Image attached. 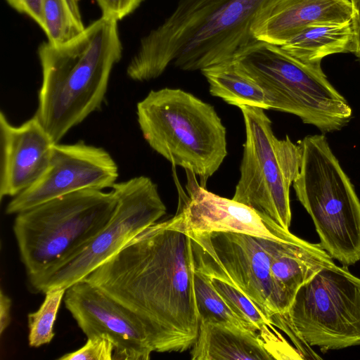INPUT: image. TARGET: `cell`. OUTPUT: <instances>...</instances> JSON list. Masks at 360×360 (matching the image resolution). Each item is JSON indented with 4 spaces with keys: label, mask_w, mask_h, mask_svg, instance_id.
Segmentation results:
<instances>
[{
    "label": "cell",
    "mask_w": 360,
    "mask_h": 360,
    "mask_svg": "<svg viewBox=\"0 0 360 360\" xmlns=\"http://www.w3.org/2000/svg\"><path fill=\"white\" fill-rule=\"evenodd\" d=\"M352 31V52L360 62V0H350Z\"/></svg>",
    "instance_id": "4316f807"
},
{
    "label": "cell",
    "mask_w": 360,
    "mask_h": 360,
    "mask_svg": "<svg viewBox=\"0 0 360 360\" xmlns=\"http://www.w3.org/2000/svg\"><path fill=\"white\" fill-rule=\"evenodd\" d=\"M232 60L262 88L270 110L296 115L323 133L340 130L352 117L350 105L328 81L321 62H302L281 46L257 39Z\"/></svg>",
    "instance_id": "277c9868"
},
{
    "label": "cell",
    "mask_w": 360,
    "mask_h": 360,
    "mask_svg": "<svg viewBox=\"0 0 360 360\" xmlns=\"http://www.w3.org/2000/svg\"><path fill=\"white\" fill-rule=\"evenodd\" d=\"M42 30L51 44L66 41L84 29L79 0H42Z\"/></svg>",
    "instance_id": "44dd1931"
},
{
    "label": "cell",
    "mask_w": 360,
    "mask_h": 360,
    "mask_svg": "<svg viewBox=\"0 0 360 360\" xmlns=\"http://www.w3.org/2000/svg\"><path fill=\"white\" fill-rule=\"evenodd\" d=\"M122 49L118 22L103 16L66 41L39 45L35 115L56 143L101 108Z\"/></svg>",
    "instance_id": "7a4b0ae2"
},
{
    "label": "cell",
    "mask_w": 360,
    "mask_h": 360,
    "mask_svg": "<svg viewBox=\"0 0 360 360\" xmlns=\"http://www.w3.org/2000/svg\"><path fill=\"white\" fill-rule=\"evenodd\" d=\"M245 141L240 178L232 199L289 230L290 188L301 163V148L288 136L278 139L265 110L243 106Z\"/></svg>",
    "instance_id": "ba28073f"
},
{
    "label": "cell",
    "mask_w": 360,
    "mask_h": 360,
    "mask_svg": "<svg viewBox=\"0 0 360 360\" xmlns=\"http://www.w3.org/2000/svg\"><path fill=\"white\" fill-rule=\"evenodd\" d=\"M212 96L239 108L252 106L270 110L262 88L242 71L233 60L200 70Z\"/></svg>",
    "instance_id": "ffe728a7"
},
{
    "label": "cell",
    "mask_w": 360,
    "mask_h": 360,
    "mask_svg": "<svg viewBox=\"0 0 360 360\" xmlns=\"http://www.w3.org/2000/svg\"><path fill=\"white\" fill-rule=\"evenodd\" d=\"M265 0H230L202 25L174 61L184 71H196L232 60L255 40L251 32L255 15Z\"/></svg>",
    "instance_id": "4fadbf2b"
},
{
    "label": "cell",
    "mask_w": 360,
    "mask_h": 360,
    "mask_svg": "<svg viewBox=\"0 0 360 360\" xmlns=\"http://www.w3.org/2000/svg\"><path fill=\"white\" fill-rule=\"evenodd\" d=\"M64 303L87 338H109L113 359L150 358L153 349L138 316L98 287L82 280L66 289Z\"/></svg>",
    "instance_id": "7c38bea8"
},
{
    "label": "cell",
    "mask_w": 360,
    "mask_h": 360,
    "mask_svg": "<svg viewBox=\"0 0 360 360\" xmlns=\"http://www.w3.org/2000/svg\"><path fill=\"white\" fill-rule=\"evenodd\" d=\"M191 239L173 218L155 222L82 280L132 311L157 352H183L200 321Z\"/></svg>",
    "instance_id": "6da1fadb"
},
{
    "label": "cell",
    "mask_w": 360,
    "mask_h": 360,
    "mask_svg": "<svg viewBox=\"0 0 360 360\" xmlns=\"http://www.w3.org/2000/svg\"><path fill=\"white\" fill-rule=\"evenodd\" d=\"M118 176V166L104 148L84 142L57 143L44 172L29 188L12 198L6 213L17 214L79 191L112 188Z\"/></svg>",
    "instance_id": "8fae6325"
},
{
    "label": "cell",
    "mask_w": 360,
    "mask_h": 360,
    "mask_svg": "<svg viewBox=\"0 0 360 360\" xmlns=\"http://www.w3.org/2000/svg\"><path fill=\"white\" fill-rule=\"evenodd\" d=\"M114 345L105 335L87 338L86 344L79 349L64 354L58 360H112Z\"/></svg>",
    "instance_id": "cb8c5ba5"
},
{
    "label": "cell",
    "mask_w": 360,
    "mask_h": 360,
    "mask_svg": "<svg viewBox=\"0 0 360 360\" xmlns=\"http://www.w3.org/2000/svg\"><path fill=\"white\" fill-rule=\"evenodd\" d=\"M350 0H265L251 25L255 39L284 45L307 26L351 20Z\"/></svg>",
    "instance_id": "2e32d148"
},
{
    "label": "cell",
    "mask_w": 360,
    "mask_h": 360,
    "mask_svg": "<svg viewBox=\"0 0 360 360\" xmlns=\"http://www.w3.org/2000/svg\"><path fill=\"white\" fill-rule=\"evenodd\" d=\"M8 5L33 20L41 28L44 25L42 0H6Z\"/></svg>",
    "instance_id": "484cf974"
},
{
    "label": "cell",
    "mask_w": 360,
    "mask_h": 360,
    "mask_svg": "<svg viewBox=\"0 0 360 360\" xmlns=\"http://www.w3.org/2000/svg\"><path fill=\"white\" fill-rule=\"evenodd\" d=\"M351 20L344 22L313 23L290 39L281 48L304 63H318L330 55L351 53Z\"/></svg>",
    "instance_id": "d6986e66"
},
{
    "label": "cell",
    "mask_w": 360,
    "mask_h": 360,
    "mask_svg": "<svg viewBox=\"0 0 360 360\" xmlns=\"http://www.w3.org/2000/svg\"><path fill=\"white\" fill-rule=\"evenodd\" d=\"M321 244L299 238L278 241L271 263V278L277 288L292 302L297 290L322 269L334 265Z\"/></svg>",
    "instance_id": "ac0fdd59"
},
{
    "label": "cell",
    "mask_w": 360,
    "mask_h": 360,
    "mask_svg": "<svg viewBox=\"0 0 360 360\" xmlns=\"http://www.w3.org/2000/svg\"><path fill=\"white\" fill-rule=\"evenodd\" d=\"M301 163L292 186L312 219L321 247L343 266L360 261V200L324 134L299 141Z\"/></svg>",
    "instance_id": "5b68a950"
},
{
    "label": "cell",
    "mask_w": 360,
    "mask_h": 360,
    "mask_svg": "<svg viewBox=\"0 0 360 360\" xmlns=\"http://www.w3.org/2000/svg\"><path fill=\"white\" fill-rule=\"evenodd\" d=\"M187 233L195 271L233 285L271 320L287 312L292 302L270 272L280 240L232 232Z\"/></svg>",
    "instance_id": "30bf717a"
},
{
    "label": "cell",
    "mask_w": 360,
    "mask_h": 360,
    "mask_svg": "<svg viewBox=\"0 0 360 360\" xmlns=\"http://www.w3.org/2000/svg\"><path fill=\"white\" fill-rule=\"evenodd\" d=\"M194 290L200 324L207 322L220 323L248 329L243 321L218 293L210 277L195 271Z\"/></svg>",
    "instance_id": "7402d4cb"
},
{
    "label": "cell",
    "mask_w": 360,
    "mask_h": 360,
    "mask_svg": "<svg viewBox=\"0 0 360 360\" xmlns=\"http://www.w3.org/2000/svg\"><path fill=\"white\" fill-rule=\"evenodd\" d=\"M276 327L286 333L300 354L360 345V278L345 266L322 269L297 291Z\"/></svg>",
    "instance_id": "52a82bcc"
},
{
    "label": "cell",
    "mask_w": 360,
    "mask_h": 360,
    "mask_svg": "<svg viewBox=\"0 0 360 360\" xmlns=\"http://www.w3.org/2000/svg\"><path fill=\"white\" fill-rule=\"evenodd\" d=\"M101 16L119 21L134 13L144 0H95Z\"/></svg>",
    "instance_id": "d4e9b609"
},
{
    "label": "cell",
    "mask_w": 360,
    "mask_h": 360,
    "mask_svg": "<svg viewBox=\"0 0 360 360\" xmlns=\"http://www.w3.org/2000/svg\"><path fill=\"white\" fill-rule=\"evenodd\" d=\"M191 349L192 360L275 359L257 333L232 324L201 323Z\"/></svg>",
    "instance_id": "e0dca14e"
},
{
    "label": "cell",
    "mask_w": 360,
    "mask_h": 360,
    "mask_svg": "<svg viewBox=\"0 0 360 360\" xmlns=\"http://www.w3.org/2000/svg\"><path fill=\"white\" fill-rule=\"evenodd\" d=\"M136 117L154 151L202 181L228 154L226 130L214 108L182 89L151 90L137 103Z\"/></svg>",
    "instance_id": "3957f363"
},
{
    "label": "cell",
    "mask_w": 360,
    "mask_h": 360,
    "mask_svg": "<svg viewBox=\"0 0 360 360\" xmlns=\"http://www.w3.org/2000/svg\"><path fill=\"white\" fill-rule=\"evenodd\" d=\"M65 291L64 288L46 291L45 298L39 309L28 314V342L30 347H39L53 340L54 323Z\"/></svg>",
    "instance_id": "603a6c76"
},
{
    "label": "cell",
    "mask_w": 360,
    "mask_h": 360,
    "mask_svg": "<svg viewBox=\"0 0 360 360\" xmlns=\"http://www.w3.org/2000/svg\"><path fill=\"white\" fill-rule=\"evenodd\" d=\"M116 205L112 190L86 189L18 213L13 229L27 276L77 253L107 224Z\"/></svg>",
    "instance_id": "8992f818"
},
{
    "label": "cell",
    "mask_w": 360,
    "mask_h": 360,
    "mask_svg": "<svg viewBox=\"0 0 360 360\" xmlns=\"http://www.w3.org/2000/svg\"><path fill=\"white\" fill-rule=\"evenodd\" d=\"M11 299L2 290L0 292V334L2 335L11 321Z\"/></svg>",
    "instance_id": "83f0119b"
},
{
    "label": "cell",
    "mask_w": 360,
    "mask_h": 360,
    "mask_svg": "<svg viewBox=\"0 0 360 360\" xmlns=\"http://www.w3.org/2000/svg\"><path fill=\"white\" fill-rule=\"evenodd\" d=\"M55 142L34 114L20 125L0 112V199L13 198L47 168Z\"/></svg>",
    "instance_id": "9a60e30c"
},
{
    "label": "cell",
    "mask_w": 360,
    "mask_h": 360,
    "mask_svg": "<svg viewBox=\"0 0 360 360\" xmlns=\"http://www.w3.org/2000/svg\"><path fill=\"white\" fill-rule=\"evenodd\" d=\"M185 232H232L270 240L294 241L300 238L251 207L196 185L173 217Z\"/></svg>",
    "instance_id": "5bb4252c"
},
{
    "label": "cell",
    "mask_w": 360,
    "mask_h": 360,
    "mask_svg": "<svg viewBox=\"0 0 360 360\" xmlns=\"http://www.w3.org/2000/svg\"><path fill=\"white\" fill-rule=\"evenodd\" d=\"M112 190L117 205L107 224L75 255L28 276L35 290L67 289L82 281L167 212L157 184L148 176L117 182Z\"/></svg>",
    "instance_id": "9c48e42d"
}]
</instances>
